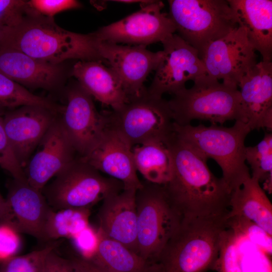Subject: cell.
Instances as JSON below:
<instances>
[{
    "mask_svg": "<svg viewBox=\"0 0 272 272\" xmlns=\"http://www.w3.org/2000/svg\"><path fill=\"white\" fill-rule=\"evenodd\" d=\"M227 213L182 218L159 257L157 272H206L213 269L224 234L229 228Z\"/></svg>",
    "mask_w": 272,
    "mask_h": 272,
    "instance_id": "3957f363",
    "label": "cell"
},
{
    "mask_svg": "<svg viewBox=\"0 0 272 272\" xmlns=\"http://www.w3.org/2000/svg\"><path fill=\"white\" fill-rule=\"evenodd\" d=\"M19 234L13 227L0 222V262L16 255L21 246Z\"/></svg>",
    "mask_w": 272,
    "mask_h": 272,
    "instance_id": "836d02e7",
    "label": "cell"
},
{
    "mask_svg": "<svg viewBox=\"0 0 272 272\" xmlns=\"http://www.w3.org/2000/svg\"><path fill=\"white\" fill-rule=\"evenodd\" d=\"M25 105L42 106L59 114L64 107L47 98L32 94L22 85L0 73V108L11 110Z\"/></svg>",
    "mask_w": 272,
    "mask_h": 272,
    "instance_id": "83f0119b",
    "label": "cell"
},
{
    "mask_svg": "<svg viewBox=\"0 0 272 272\" xmlns=\"http://www.w3.org/2000/svg\"><path fill=\"white\" fill-rule=\"evenodd\" d=\"M27 1L0 0V22L5 27L11 25L25 14Z\"/></svg>",
    "mask_w": 272,
    "mask_h": 272,
    "instance_id": "e575fe53",
    "label": "cell"
},
{
    "mask_svg": "<svg viewBox=\"0 0 272 272\" xmlns=\"http://www.w3.org/2000/svg\"><path fill=\"white\" fill-rule=\"evenodd\" d=\"M244 122L251 130H272V62L260 61L238 84Z\"/></svg>",
    "mask_w": 272,
    "mask_h": 272,
    "instance_id": "ac0fdd59",
    "label": "cell"
},
{
    "mask_svg": "<svg viewBox=\"0 0 272 272\" xmlns=\"http://www.w3.org/2000/svg\"><path fill=\"white\" fill-rule=\"evenodd\" d=\"M228 217L248 220L272 235V205L259 182L247 176L230 193Z\"/></svg>",
    "mask_w": 272,
    "mask_h": 272,
    "instance_id": "cb8c5ba5",
    "label": "cell"
},
{
    "mask_svg": "<svg viewBox=\"0 0 272 272\" xmlns=\"http://www.w3.org/2000/svg\"><path fill=\"white\" fill-rule=\"evenodd\" d=\"M56 245L52 242L40 249L5 259L0 262V272H44L47 256Z\"/></svg>",
    "mask_w": 272,
    "mask_h": 272,
    "instance_id": "f546056e",
    "label": "cell"
},
{
    "mask_svg": "<svg viewBox=\"0 0 272 272\" xmlns=\"http://www.w3.org/2000/svg\"><path fill=\"white\" fill-rule=\"evenodd\" d=\"M4 28V25L0 22V41L3 35Z\"/></svg>",
    "mask_w": 272,
    "mask_h": 272,
    "instance_id": "60d3db41",
    "label": "cell"
},
{
    "mask_svg": "<svg viewBox=\"0 0 272 272\" xmlns=\"http://www.w3.org/2000/svg\"><path fill=\"white\" fill-rule=\"evenodd\" d=\"M5 110L0 108V167L13 178L26 179L24 169L16 160L8 139L3 121Z\"/></svg>",
    "mask_w": 272,
    "mask_h": 272,
    "instance_id": "1f68e13d",
    "label": "cell"
},
{
    "mask_svg": "<svg viewBox=\"0 0 272 272\" xmlns=\"http://www.w3.org/2000/svg\"><path fill=\"white\" fill-rule=\"evenodd\" d=\"M245 159L250 166L251 177L263 183L264 190L271 193L272 134L265 132L262 140L254 146L246 147Z\"/></svg>",
    "mask_w": 272,
    "mask_h": 272,
    "instance_id": "f1b7e54d",
    "label": "cell"
},
{
    "mask_svg": "<svg viewBox=\"0 0 272 272\" xmlns=\"http://www.w3.org/2000/svg\"><path fill=\"white\" fill-rule=\"evenodd\" d=\"M97 234L96 251L88 260L109 272H157L156 263L144 259L98 229Z\"/></svg>",
    "mask_w": 272,
    "mask_h": 272,
    "instance_id": "d4e9b609",
    "label": "cell"
},
{
    "mask_svg": "<svg viewBox=\"0 0 272 272\" xmlns=\"http://www.w3.org/2000/svg\"><path fill=\"white\" fill-rule=\"evenodd\" d=\"M135 203L138 254L156 263L182 217L171 203L163 185L143 182L136 191Z\"/></svg>",
    "mask_w": 272,
    "mask_h": 272,
    "instance_id": "8992f818",
    "label": "cell"
},
{
    "mask_svg": "<svg viewBox=\"0 0 272 272\" xmlns=\"http://www.w3.org/2000/svg\"><path fill=\"white\" fill-rule=\"evenodd\" d=\"M110 125L133 146L152 142L165 143L174 132L168 101L150 94L147 88L128 98L119 110L108 112Z\"/></svg>",
    "mask_w": 272,
    "mask_h": 272,
    "instance_id": "9c48e42d",
    "label": "cell"
},
{
    "mask_svg": "<svg viewBox=\"0 0 272 272\" xmlns=\"http://www.w3.org/2000/svg\"><path fill=\"white\" fill-rule=\"evenodd\" d=\"M132 155L137 171L147 181L164 185L171 179L173 160L165 143L152 142L135 146Z\"/></svg>",
    "mask_w": 272,
    "mask_h": 272,
    "instance_id": "484cf974",
    "label": "cell"
},
{
    "mask_svg": "<svg viewBox=\"0 0 272 272\" xmlns=\"http://www.w3.org/2000/svg\"><path fill=\"white\" fill-rule=\"evenodd\" d=\"M97 43L93 33L63 29L53 18L37 14L27 7L20 19L5 27L0 47L18 50L35 59L59 64L71 59L101 61Z\"/></svg>",
    "mask_w": 272,
    "mask_h": 272,
    "instance_id": "7a4b0ae2",
    "label": "cell"
},
{
    "mask_svg": "<svg viewBox=\"0 0 272 272\" xmlns=\"http://www.w3.org/2000/svg\"><path fill=\"white\" fill-rule=\"evenodd\" d=\"M8 202L12 221L11 226L19 233L28 234L44 241L45 226L52 208L41 190L27 179L12 178L7 183Z\"/></svg>",
    "mask_w": 272,
    "mask_h": 272,
    "instance_id": "d6986e66",
    "label": "cell"
},
{
    "mask_svg": "<svg viewBox=\"0 0 272 272\" xmlns=\"http://www.w3.org/2000/svg\"><path fill=\"white\" fill-rule=\"evenodd\" d=\"M250 131L245 122L238 120L231 127L215 124L179 125L174 122L178 137L204 158H212L219 165L230 192L250 175L245 164L244 144Z\"/></svg>",
    "mask_w": 272,
    "mask_h": 272,
    "instance_id": "277c9868",
    "label": "cell"
},
{
    "mask_svg": "<svg viewBox=\"0 0 272 272\" xmlns=\"http://www.w3.org/2000/svg\"><path fill=\"white\" fill-rule=\"evenodd\" d=\"M72 239L75 245L82 254V258L90 259L93 257L97 245V231L89 226Z\"/></svg>",
    "mask_w": 272,
    "mask_h": 272,
    "instance_id": "d590c367",
    "label": "cell"
},
{
    "mask_svg": "<svg viewBox=\"0 0 272 272\" xmlns=\"http://www.w3.org/2000/svg\"><path fill=\"white\" fill-rule=\"evenodd\" d=\"M67 104L59 115L79 157L87 155L110 125L108 112H99L93 97L78 82L66 91Z\"/></svg>",
    "mask_w": 272,
    "mask_h": 272,
    "instance_id": "8fae6325",
    "label": "cell"
},
{
    "mask_svg": "<svg viewBox=\"0 0 272 272\" xmlns=\"http://www.w3.org/2000/svg\"><path fill=\"white\" fill-rule=\"evenodd\" d=\"M238 26L246 31L247 37L262 60L271 61L272 1L271 0H227Z\"/></svg>",
    "mask_w": 272,
    "mask_h": 272,
    "instance_id": "603a6c76",
    "label": "cell"
},
{
    "mask_svg": "<svg viewBox=\"0 0 272 272\" xmlns=\"http://www.w3.org/2000/svg\"><path fill=\"white\" fill-rule=\"evenodd\" d=\"M160 1L141 4V9L119 21L100 28L93 33L99 41L116 44L146 46L162 42L176 32L174 23L162 11Z\"/></svg>",
    "mask_w": 272,
    "mask_h": 272,
    "instance_id": "30bf717a",
    "label": "cell"
},
{
    "mask_svg": "<svg viewBox=\"0 0 272 272\" xmlns=\"http://www.w3.org/2000/svg\"><path fill=\"white\" fill-rule=\"evenodd\" d=\"M199 56L209 77L236 88L241 78L257 63L255 50L240 26L211 42Z\"/></svg>",
    "mask_w": 272,
    "mask_h": 272,
    "instance_id": "7c38bea8",
    "label": "cell"
},
{
    "mask_svg": "<svg viewBox=\"0 0 272 272\" xmlns=\"http://www.w3.org/2000/svg\"><path fill=\"white\" fill-rule=\"evenodd\" d=\"M240 239L229 227L225 231L217 260L213 269L218 272H243L239 249Z\"/></svg>",
    "mask_w": 272,
    "mask_h": 272,
    "instance_id": "4dcf8cb0",
    "label": "cell"
},
{
    "mask_svg": "<svg viewBox=\"0 0 272 272\" xmlns=\"http://www.w3.org/2000/svg\"><path fill=\"white\" fill-rule=\"evenodd\" d=\"M27 5L35 13L49 18L60 12L82 7L75 0H31L27 1Z\"/></svg>",
    "mask_w": 272,
    "mask_h": 272,
    "instance_id": "d6a6232c",
    "label": "cell"
},
{
    "mask_svg": "<svg viewBox=\"0 0 272 272\" xmlns=\"http://www.w3.org/2000/svg\"><path fill=\"white\" fill-rule=\"evenodd\" d=\"M12 221V215L7 199L0 193V222L11 226Z\"/></svg>",
    "mask_w": 272,
    "mask_h": 272,
    "instance_id": "74e56055",
    "label": "cell"
},
{
    "mask_svg": "<svg viewBox=\"0 0 272 272\" xmlns=\"http://www.w3.org/2000/svg\"><path fill=\"white\" fill-rule=\"evenodd\" d=\"M76 259L84 272H109L88 259L82 257H76Z\"/></svg>",
    "mask_w": 272,
    "mask_h": 272,
    "instance_id": "f35d334b",
    "label": "cell"
},
{
    "mask_svg": "<svg viewBox=\"0 0 272 272\" xmlns=\"http://www.w3.org/2000/svg\"><path fill=\"white\" fill-rule=\"evenodd\" d=\"M100 60H79L72 75L91 96L113 111L120 109L128 100L121 82L111 67Z\"/></svg>",
    "mask_w": 272,
    "mask_h": 272,
    "instance_id": "7402d4cb",
    "label": "cell"
},
{
    "mask_svg": "<svg viewBox=\"0 0 272 272\" xmlns=\"http://www.w3.org/2000/svg\"><path fill=\"white\" fill-rule=\"evenodd\" d=\"M79 158L99 172L121 182L123 189L138 190L143 185L137 174L132 146L110 125L90 152Z\"/></svg>",
    "mask_w": 272,
    "mask_h": 272,
    "instance_id": "2e32d148",
    "label": "cell"
},
{
    "mask_svg": "<svg viewBox=\"0 0 272 272\" xmlns=\"http://www.w3.org/2000/svg\"><path fill=\"white\" fill-rule=\"evenodd\" d=\"M193 86L173 95L168 103L174 122L190 124L195 119L223 124L229 120L244 122L238 88L220 83L206 75Z\"/></svg>",
    "mask_w": 272,
    "mask_h": 272,
    "instance_id": "5b68a950",
    "label": "cell"
},
{
    "mask_svg": "<svg viewBox=\"0 0 272 272\" xmlns=\"http://www.w3.org/2000/svg\"><path fill=\"white\" fill-rule=\"evenodd\" d=\"M90 213L89 208L52 209L45 226L44 241L60 238L72 239L89 226Z\"/></svg>",
    "mask_w": 272,
    "mask_h": 272,
    "instance_id": "4316f807",
    "label": "cell"
},
{
    "mask_svg": "<svg viewBox=\"0 0 272 272\" xmlns=\"http://www.w3.org/2000/svg\"><path fill=\"white\" fill-rule=\"evenodd\" d=\"M148 1H135V0H127V1H114L113 2H119V3H144L147 2Z\"/></svg>",
    "mask_w": 272,
    "mask_h": 272,
    "instance_id": "ab89813d",
    "label": "cell"
},
{
    "mask_svg": "<svg viewBox=\"0 0 272 272\" xmlns=\"http://www.w3.org/2000/svg\"><path fill=\"white\" fill-rule=\"evenodd\" d=\"M168 3L177 34L198 54L238 26L227 0H170Z\"/></svg>",
    "mask_w": 272,
    "mask_h": 272,
    "instance_id": "52a82bcc",
    "label": "cell"
},
{
    "mask_svg": "<svg viewBox=\"0 0 272 272\" xmlns=\"http://www.w3.org/2000/svg\"><path fill=\"white\" fill-rule=\"evenodd\" d=\"M161 42L163 57L147 89L150 94L157 97L164 93L174 95L186 88L188 81L194 82L207 75L198 51L177 34Z\"/></svg>",
    "mask_w": 272,
    "mask_h": 272,
    "instance_id": "4fadbf2b",
    "label": "cell"
},
{
    "mask_svg": "<svg viewBox=\"0 0 272 272\" xmlns=\"http://www.w3.org/2000/svg\"><path fill=\"white\" fill-rule=\"evenodd\" d=\"M59 114L39 105L22 106L5 112V131L14 155L23 169Z\"/></svg>",
    "mask_w": 272,
    "mask_h": 272,
    "instance_id": "9a60e30c",
    "label": "cell"
},
{
    "mask_svg": "<svg viewBox=\"0 0 272 272\" xmlns=\"http://www.w3.org/2000/svg\"><path fill=\"white\" fill-rule=\"evenodd\" d=\"M173 160L171 179L163 185L173 207L182 218L221 215L229 210L230 191L207 161L174 132L165 142Z\"/></svg>",
    "mask_w": 272,
    "mask_h": 272,
    "instance_id": "6da1fadb",
    "label": "cell"
},
{
    "mask_svg": "<svg viewBox=\"0 0 272 272\" xmlns=\"http://www.w3.org/2000/svg\"><path fill=\"white\" fill-rule=\"evenodd\" d=\"M123 189L122 183L100 172L79 157L60 171L41 191L54 210L90 208L107 196Z\"/></svg>",
    "mask_w": 272,
    "mask_h": 272,
    "instance_id": "ba28073f",
    "label": "cell"
},
{
    "mask_svg": "<svg viewBox=\"0 0 272 272\" xmlns=\"http://www.w3.org/2000/svg\"><path fill=\"white\" fill-rule=\"evenodd\" d=\"M59 115L24 169L27 182L40 190L76 158V152L62 127Z\"/></svg>",
    "mask_w": 272,
    "mask_h": 272,
    "instance_id": "e0dca14e",
    "label": "cell"
},
{
    "mask_svg": "<svg viewBox=\"0 0 272 272\" xmlns=\"http://www.w3.org/2000/svg\"><path fill=\"white\" fill-rule=\"evenodd\" d=\"M137 190L123 189L104 198L98 218L99 230L138 254Z\"/></svg>",
    "mask_w": 272,
    "mask_h": 272,
    "instance_id": "ffe728a7",
    "label": "cell"
},
{
    "mask_svg": "<svg viewBox=\"0 0 272 272\" xmlns=\"http://www.w3.org/2000/svg\"><path fill=\"white\" fill-rule=\"evenodd\" d=\"M0 73L21 85L51 90L61 78L59 64L35 59L14 49L0 47Z\"/></svg>",
    "mask_w": 272,
    "mask_h": 272,
    "instance_id": "44dd1931",
    "label": "cell"
},
{
    "mask_svg": "<svg viewBox=\"0 0 272 272\" xmlns=\"http://www.w3.org/2000/svg\"><path fill=\"white\" fill-rule=\"evenodd\" d=\"M54 250L51 251L47 256L44 272H83L75 257L64 258Z\"/></svg>",
    "mask_w": 272,
    "mask_h": 272,
    "instance_id": "8d00e7d4",
    "label": "cell"
},
{
    "mask_svg": "<svg viewBox=\"0 0 272 272\" xmlns=\"http://www.w3.org/2000/svg\"><path fill=\"white\" fill-rule=\"evenodd\" d=\"M97 40L101 61L108 62L117 74L128 99L140 94L145 88L144 83L147 76L156 70L162 59L163 51L155 52L146 46Z\"/></svg>",
    "mask_w": 272,
    "mask_h": 272,
    "instance_id": "5bb4252c",
    "label": "cell"
}]
</instances>
